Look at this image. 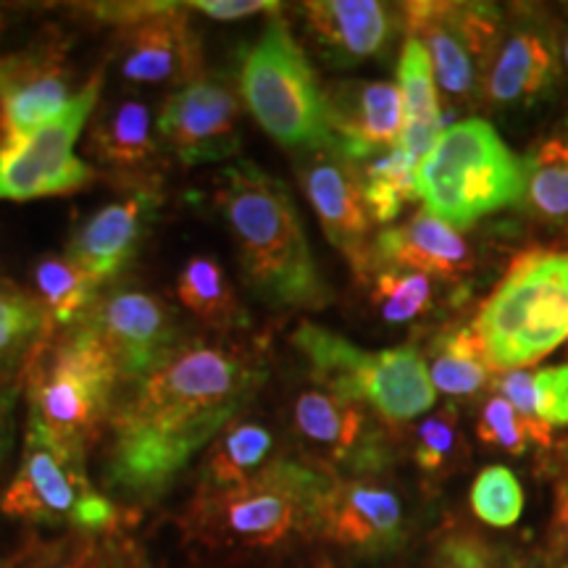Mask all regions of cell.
I'll return each mask as SVG.
<instances>
[{
  "instance_id": "21",
  "label": "cell",
  "mask_w": 568,
  "mask_h": 568,
  "mask_svg": "<svg viewBox=\"0 0 568 568\" xmlns=\"http://www.w3.org/2000/svg\"><path fill=\"white\" fill-rule=\"evenodd\" d=\"M337 151L366 163L393 151L403 132L400 90L393 82L339 80L324 88Z\"/></svg>"
},
{
  "instance_id": "47",
  "label": "cell",
  "mask_w": 568,
  "mask_h": 568,
  "mask_svg": "<svg viewBox=\"0 0 568 568\" xmlns=\"http://www.w3.org/2000/svg\"><path fill=\"white\" fill-rule=\"evenodd\" d=\"M314 568H329V564H318V566H314Z\"/></svg>"
},
{
  "instance_id": "38",
  "label": "cell",
  "mask_w": 568,
  "mask_h": 568,
  "mask_svg": "<svg viewBox=\"0 0 568 568\" xmlns=\"http://www.w3.org/2000/svg\"><path fill=\"white\" fill-rule=\"evenodd\" d=\"M98 539L67 535L53 542H30L3 568H95Z\"/></svg>"
},
{
  "instance_id": "35",
  "label": "cell",
  "mask_w": 568,
  "mask_h": 568,
  "mask_svg": "<svg viewBox=\"0 0 568 568\" xmlns=\"http://www.w3.org/2000/svg\"><path fill=\"white\" fill-rule=\"evenodd\" d=\"M468 503H471L474 516L481 524L495 529H508L521 518L527 497H524L521 481L508 466H487L474 479Z\"/></svg>"
},
{
  "instance_id": "30",
  "label": "cell",
  "mask_w": 568,
  "mask_h": 568,
  "mask_svg": "<svg viewBox=\"0 0 568 568\" xmlns=\"http://www.w3.org/2000/svg\"><path fill=\"white\" fill-rule=\"evenodd\" d=\"M524 205L542 224L568 230V134L537 140L524 159Z\"/></svg>"
},
{
  "instance_id": "26",
  "label": "cell",
  "mask_w": 568,
  "mask_h": 568,
  "mask_svg": "<svg viewBox=\"0 0 568 568\" xmlns=\"http://www.w3.org/2000/svg\"><path fill=\"white\" fill-rule=\"evenodd\" d=\"M274 450V432L253 418H234L226 424L205 453L197 489H226L247 481L268 466Z\"/></svg>"
},
{
  "instance_id": "27",
  "label": "cell",
  "mask_w": 568,
  "mask_h": 568,
  "mask_svg": "<svg viewBox=\"0 0 568 568\" xmlns=\"http://www.w3.org/2000/svg\"><path fill=\"white\" fill-rule=\"evenodd\" d=\"M176 297L187 314L216 332L240 329L251 322L224 266L213 255H193L184 261L176 276Z\"/></svg>"
},
{
  "instance_id": "32",
  "label": "cell",
  "mask_w": 568,
  "mask_h": 568,
  "mask_svg": "<svg viewBox=\"0 0 568 568\" xmlns=\"http://www.w3.org/2000/svg\"><path fill=\"white\" fill-rule=\"evenodd\" d=\"M358 174L368 219L376 224H393L408 203L418 201V166L400 145L358 163Z\"/></svg>"
},
{
  "instance_id": "4",
  "label": "cell",
  "mask_w": 568,
  "mask_h": 568,
  "mask_svg": "<svg viewBox=\"0 0 568 568\" xmlns=\"http://www.w3.org/2000/svg\"><path fill=\"white\" fill-rule=\"evenodd\" d=\"M21 382L27 424L71 456L88 460L122 387L101 339L84 324L53 332L24 366Z\"/></svg>"
},
{
  "instance_id": "36",
  "label": "cell",
  "mask_w": 568,
  "mask_h": 568,
  "mask_svg": "<svg viewBox=\"0 0 568 568\" xmlns=\"http://www.w3.org/2000/svg\"><path fill=\"white\" fill-rule=\"evenodd\" d=\"M477 437L481 445L508 453V456H524L531 445L550 447L548 439L539 437L535 426L518 416V410L503 395L487 397V403L481 406L477 416Z\"/></svg>"
},
{
  "instance_id": "12",
  "label": "cell",
  "mask_w": 568,
  "mask_h": 568,
  "mask_svg": "<svg viewBox=\"0 0 568 568\" xmlns=\"http://www.w3.org/2000/svg\"><path fill=\"white\" fill-rule=\"evenodd\" d=\"M101 92L103 74L95 71L53 122L0 148V201L30 203L71 195L98 180L95 166L77 155V140L101 103Z\"/></svg>"
},
{
  "instance_id": "28",
  "label": "cell",
  "mask_w": 568,
  "mask_h": 568,
  "mask_svg": "<svg viewBox=\"0 0 568 568\" xmlns=\"http://www.w3.org/2000/svg\"><path fill=\"white\" fill-rule=\"evenodd\" d=\"M101 290V284L67 253L42 255L32 268V295L45 308L53 332L80 324Z\"/></svg>"
},
{
  "instance_id": "39",
  "label": "cell",
  "mask_w": 568,
  "mask_h": 568,
  "mask_svg": "<svg viewBox=\"0 0 568 568\" xmlns=\"http://www.w3.org/2000/svg\"><path fill=\"white\" fill-rule=\"evenodd\" d=\"M535 403L545 426H568V364L535 372Z\"/></svg>"
},
{
  "instance_id": "9",
  "label": "cell",
  "mask_w": 568,
  "mask_h": 568,
  "mask_svg": "<svg viewBox=\"0 0 568 568\" xmlns=\"http://www.w3.org/2000/svg\"><path fill=\"white\" fill-rule=\"evenodd\" d=\"M495 368L537 364L568 339V253L521 255L474 318Z\"/></svg>"
},
{
  "instance_id": "19",
  "label": "cell",
  "mask_w": 568,
  "mask_h": 568,
  "mask_svg": "<svg viewBox=\"0 0 568 568\" xmlns=\"http://www.w3.org/2000/svg\"><path fill=\"white\" fill-rule=\"evenodd\" d=\"M77 92L74 67L61 42H42L30 51L6 55L0 74V148L53 122Z\"/></svg>"
},
{
  "instance_id": "45",
  "label": "cell",
  "mask_w": 568,
  "mask_h": 568,
  "mask_svg": "<svg viewBox=\"0 0 568 568\" xmlns=\"http://www.w3.org/2000/svg\"><path fill=\"white\" fill-rule=\"evenodd\" d=\"M3 67H6V55H3V59H0V74H3Z\"/></svg>"
},
{
  "instance_id": "37",
  "label": "cell",
  "mask_w": 568,
  "mask_h": 568,
  "mask_svg": "<svg viewBox=\"0 0 568 568\" xmlns=\"http://www.w3.org/2000/svg\"><path fill=\"white\" fill-rule=\"evenodd\" d=\"M429 568H508V560L477 531L450 529L435 542Z\"/></svg>"
},
{
  "instance_id": "41",
  "label": "cell",
  "mask_w": 568,
  "mask_h": 568,
  "mask_svg": "<svg viewBox=\"0 0 568 568\" xmlns=\"http://www.w3.org/2000/svg\"><path fill=\"white\" fill-rule=\"evenodd\" d=\"M190 11H201L205 17L219 21H237L255 17V13H276L282 9L280 3H268V0H193L187 3Z\"/></svg>"
},
{
  "instance_id": "25",
  "label": "cell",
  "mask_w": 568,
  "mask_h": 568,
  "mask_svg": "<svg viewBox=\"0 0 568 568\" xmlns=\"http://www.w3.org/2000/svg\"><path fill=\"white\" fill-rule=\"evenodd\" d=\"M397 90L403 101V132L397 145L416 166H422L437 140L443 138L445 122L429 53L418 40L408 38L403 45L400 63H397Z\"/></svg>"
},
{
  "instance_id": "43",
  "label": "cell",
  "mask_w": 568,
  "mask_h": 568,
  "mask_svg": "<svg viewBox=\"0 0 568 568\" xmlns=\"http://www.w3.org/2000/svg\"><path fill=\"white\" fill-rule=\"evenodd\" d=\"M548 568H568V477L558 487L556 518H552L550 527Z\"/></svg>"
},
{
  "instance_id": "10",
  "label": "cell",
  "mask_w": 568,
  "mask_h": 568,
  "mask_svg": "<svg viewBox=\"0 0 568 568\" xmlns=\"http://www.w3.org/2000/svg\"><path fill=\"white\" fill-rule=\"evenodd\" d=\"M400 21L429 53L437 88L456 109L485 98V84L500 45L506 11L493 3L416 0L400 6Z\"/></svg>"
},
{
  "instance_id": "40",
  "label": "cell",
  "mask_w": 568,
  "mask_h": 568,
  "mask_svg": "<svg viewBox=\"0 0 568 568\" xmlns=\"http://www.w3.org/2000/svg\"><path fill=\"white\" fill-rule=\"evenodd\" d=\"M95 568H153L148 552L130 535H113L98 539Z\"/></svg>"
},
{
  "instance_id": "42",
  "label": "cell",
  "mask_w": 568,
  "mask_h": 568,
  "mask_svg": "<svg viewBox=\"0 0 568 568\" xmlns=\"http://www.w3.org/2000/svg\"><path fill=\"white\" fill-rule=\"evenodd\" d=\"M24 393L21 374H0V458L9 453L13 439V414H17V400Z\"/></svg>"
},
{
  "instance_id": "6",
  "label": "cell",
  "mask_w": 568,
  "mask_h": 568,
  "mask_svg": "<svg viewBox=\"0 0 568 568\" xmlns=\"http://www.w3.org/2000/svg\"><path fill=\"white\" fill-rule=\"evenodd\" d=\"M416 180L426 213L453 230L477 224L524 197V163L485 119L447 126Z\"/></svg>"
},
{
  "instance_id": "11",
  "label": "cell",
  "mask_w": 568,
  "mask_h": 568,
  "mask_svg": "<svg viewBox=\"0 0 568 568\" xmlns=\"http://www.w3.org/2000/svg\"><path fill=\"white\" fill-rule=\"evenodd\" d=\"M82 11L119 32V71L126 82L140 88L169 84L176 90L205 71L203 45L187 3H84Z\"/></svg>"
},
{
  "instance_id": "8",
  "label": "cell",
  "mask_w": 568,
  "mask_h": 568,
  "mask_svg": "<svg viewBox=\"0 0 568 568\" xmlns=\"http://www.w3.org/2000/svg\"><path fill=\"white\" fill-rule=\"evenodd\" d=\"M0 514L34 527L103 539L124 535L138 521L140 510L111 500L92 485L88 460L71 456L27 424L19 471L0 495Z\"/></svg>"
},
{
  "instance_id": "44",
  "label": "cell",
  "mask_w": 568,
  "mask_h": 568,
  "mask_svg": "<svg viewBox=\"0 0 568 568\" xmlns=\"http://www.w3.org/2000/svg\"><path fill=\"white\" fill-rule=\"evenodd\" d=\"M560 69H564L568 77V32L560 38Z\"/></svg>"
},
{
  "instance_id": "5",
  "label": "cell",
  "mask_w": 568,
  "mask_h": 568,
  "mask_svg": "<svg viewBox=\"0 0 568 568\" xmlns=\"http://www.w3.org/2000/svg\"><path fill=\"white\" fill-rule=\"evenodd\" d=\"M237 92L261 130L284 151L301 155L337 148L324 88L280 11L240 53Z\"/></svg>"
},
{
  "instance_id": "29",
  "label": "cell",
  "mask_w": 568,
  "mask_h": 568,
  "mask_svg": "<svg viewBox=\"0 0 568 568\" xmlns=\"http://www.w3.org/2000/svg\"><path fill=\"white\" fill-rule=\"evenodd\" d=\"M426 368L435 393L439 389L450 397H474L485 389L495 372L474 326H453L443 332L432 345Z\"/></svg>"
},
{
  "instance_id": "33",
  "label": "cell",
  "mask_w": 568,
  "mask_h": 568,
  "mask_svg": "<svg viewBox=\"0 0 568 568\" xmlns=\"http://www.w3.org/2000/svg\"><path fill=\"white\" fill-rule=\"evenodd\" d=\"M364 284L376 316L389 326H406L435 308V280L414 268L372 264Z\"/></svg>"
},
{
  "instance_id": "18",
  "label": "cell",
  "mask_w": 568,
  "mask_h": 568,
  "mask_svg": "<svg viewBox=\"0 0 568 568\" xmlns=\"http://www.w3.org/2000/svg\"><path fill=\"white\" fill-rule=\"evenodd\" d=\"M163 205L161 182L126 184V193L113 197L71 232L67 255L74 258L101 287L119 282L140 247L145 245Z\"/></svg>"
},
{
  "instance_id": "46",
  "label": "cell",
  "mask_w": 568,
  "mask_h": 568,
  "mask_svg": "<svg viewBox=\"0 0 568 568\" xmlns=\"http://www.w3.org/2000/svg\"><path fill=\"white\" fill-rule=\"evenodd\" d=\"M0 30H3V11H0Z\"/></svg>"
},
{
  "instance_id": "24",
  "label": "cell",
  "mask_w": 568,
  "mask_h": 568,
  "mask_svg": "<svg viewBox=\"0 0 568 568\" xmlns=\"http://www.w3.org/2000/svg\"><path fill=\"white\" fill-rule=\"evenodd\" d=\"M372 264L403 266L432 280L460 284L474 272V253L458 230L429 213H416L406 224L387 226L372 240Z\"/></svg>"
},
{
  "instance_id": "13",
  "label": "cell",
  "mask_w": 568,
  "mask_h": 568,
  "mask_svg": "<svg viewBox=\"0 0 568 568\" xmlns=\"http://www.w3.org/2000/svg\"><path fill=\"white\" fill-rule=\"evenodd\" d=\"M80 324L109 351L122 385L159 366L187 337L169 301L145 284L122 280L105 284Z\"/></svg>"
},
{
  "instance_id": "16",
  "label": "cell",
  "mask_w": 568,
  "mask_h": 568,
  "mask_svg": "<svg viewBox=\"0 0 568 568\" xmlns=\"http://www.w3.org/2000/svg\"><path fill=\"white\" fill-rule=\"evenodd\" d=\"M311 537L355 558L389 556L408 537L406 503L374 477H335L318 503Z\"/></svg>"
},
{
  "instance_id": "7",
  "label": "cell",
  "mask_w": 568,
  "mask_h": 568,
  "mask_svg": "<svg viewBox=\"0 0 568 568\" xmlns=\"http://www.w3.org/2000/svg\"><path fill=\"white\" fill-rule=\"evenodd\" d=\"M316 387L374 410L387 424H406L435 406L426 358L414 347L364 351L322 324L301 322L293 332Z\"/></svg>"
},
{
  "instance_id": "23",
  "label": "cell",
  "mask_w": 568,
  "mask_h": 568,
  "mask_svg": "<svg viewBox=\"0 0 568 568\" xmlns=\"http://www.w3.org/2000/svg\"><path fill=\"white\" fill-rule=\"evenodd\" d=\"M88 153L103 172L124 184L161 182L163 148L151 105L140 98H116L95 109L88 130Z\"/></svg>"
},
{
  "instance_id": "14",
  "label": "cell",
  "mask_w": 568,
  "mask_h": 568,
  "mask_svg": "<svg viewBox=\"0 0 568 568\" xmlns=\"http://www.w3.org/2000/svg\"><path fill=\"white\" fill-rule=\"evenodd\" d=\"M243 101L222 74L203 71L193 82L172 90L155 116L163 153L182 166H205L237 159Z\"/></svg>"
},
{
  "instance_id": "34",
  "label": "cell",
  "mask_w": 568,
  "mask_h": 568,
  "mask_svg": "<svg viewBox=\"0 0 568 568\" xmlns=\"http://www.w3.org/2000/svg\"><path fill=\"white\" fill-rule=\"evenodd\" d=\"M466 458L456 406H445L426 416L414 429V460L426 477H447Z\"/></svg>"
},
{
  "instance_id": "1",
  "label": "cell",
  "mask_w": 568,
  "mask_h": 568,
  "mask_svg": "<svg viewBox=\"0 0 568 568\" xmlns=\"http://www.w3.org/2000/svg\"><path fill=\"white\" fill-rule=\"evenodd\" d=\"M266 382L240 345L187 335L159 366L119 387L101 435V479L119 506L140 510L176 485Z\"/></svg>"
},
{
  "instance_id": "2",
  "label": "cell",
  "mask_w": 568,
  "mask_h": 568,
  "mask_svg": "<svg viewBox=\"0 0 568 568\" xmlns=\"http://www.w3.org/2000/svg\"><path fill=\"white\" fill-rule=\"evenodd\" d=\"M213 203L237 247L247 290L272 308L322 311L332 303L287 184L234 159L216 174Z\"/></svg>"
},
{
  "instance_id": "3",
  "label": "cell",
  "mask_w": 568,
  "mask_h": 568,
  "mask_svg": "<svg viewBox=\"0 0 568 568\" xmlns=\"http://www.w3.org/2000/svg\"><path fill=\"white\" fill-rule=\"evenodd\" d=\"M332 479L308 460L274 458L237 487L195 489L182 516L184 539L213 552H258L311 537Z\"/></svg>"
},
{
  "instance_id": "15",
  "label": "cell",
  "mask_w": 568,
  "mask_h": 568,
  "mask_svg": "<svg viewBox=\"0 0 568 568\" xmlns=\"http://www.w3.org/2000/svg\"><path fill=\"white\" fill-rule=\"evenodd\" d=\"M293 429L308 464L347 477H372L393 458L385 432L368 410L324 387H308L293 403Z\"/></svg>"
},
{
  "instance_id": "31",
  "label": "cell",
  "mask_w": 568,
  "mask_h": 568,
  "mask_svg": "<svg viewBox=\"0 0 568 568\" xmlns=\"http://www.w3.org/2000/svg\"><path fill=\"white\" fill-rule=\"evenodd\" d=\"M51 335V318L32 290L0 276V374H13L19 366L24 372L38 347Z\"/></svg>"
},
{
  "instance_id": "20",
  "label": "cell",
  "mask_w": 568,
  "mask_h": 568,
  "mask_svg": "<svg viewBox=\"0 0 568 568\" xmlns=\"http://www.w3.org/2000/svg\"><path fill=\"white\" fill-rule=\"evenodd\" d=\"M560 74V38L545 13H506L500 45L485 84V101L497 109H524L542 101Z\"/></svg>"
},
{
  "instance_id": "17",
  "label": "cell",
  "mask_w": 568,
  "mask_h": 568,
  "mask_svg": "<svg viewBox=\"0 0 568 568\" xmlns=\"http://www.w3.org/2000/svg\"><path fill=\"white\" fill-rule=\"evenodd\" d=\"M295 169L329 245L343 253L358 282H364L372 268V219L361 193L358 163L332 148L295 155Z\"/></svg>"
},
{
  "instance_id": "48",
  "label": "cell",
  "mask_w": 568,
  "mask_h": 568,
  "mask_svg": "<svg viewBox=\"0 0 568 568\" xmlns=\"http://www.w3.org/2000/svg\"><path fill=\"white\" fill-rule=\"evenodd\" d=\"M527 568H542V566H535V564H529V566H527Z\"/></svg>"
},
{
  "instance_id": "22",
  "label": "cell",
  "mask_w": 568,
  "mask_h": 568,
  "mask_svg": "<svg viewBox=\"0 0 568 568\" xmlns=\"http://www.w3.org/2000/svg\"><path fill=\"white\" fill-rule=\"evenodd\" d=\"M297 13L316 51L335 67L385 55L400 24V9L376 0H314L297 6Z\"/></svg>"
}]
</instances>
